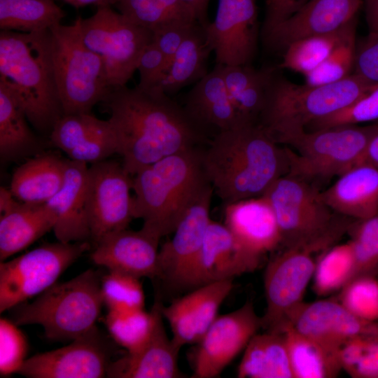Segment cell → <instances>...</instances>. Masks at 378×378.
<instances>
[{"label": "cell", "mask_w": 378, "mask_h": 378, "mask_svg": "<svg viewBox=\"0 0 378 378\" xmlns=\"http://www.w3.org/2000/svg\"><path fill=\"white\" fill-rule=\"evenodd\" d=\"M283 333L293 378H332L342 370L337 350L289 326Z\"/></svg>", "instance_id": "34"}, {"label": "cell", "mask_w": 378, "mask_h": 378, "mask_svg": "<svg viewBox=\"0 0 378 378\" xmlns=\"http://www.w3.org/2000/svg\"><path fill=\"white\" fill-rule=\"evenodd\" d=\"M370 33H378V0H365Z\"/></svg>", "instance_id": "54"}, {"label": "cell", "mask_w": 378, "mask_h": 378, "mask_svg": "<svg viewBox=\"0 0 378 378\" xmlns=\"http://www.w3.org/2000/svg\"><path fill=\"white\" fill-rule=\"evenodd\" d=\"M13 321L0 319V374L18 373L27 360L28 342Z\"/></svg>", "instance_id": "47"}, {"label": "cell", "mask_w": 378, "mask_h": 378, "mask_svg": "<svg viewBox=\"0 0 378 378\" xmlns=\"http://www.w3.org/2000/svg\"><path fill=\"white\" fill-rule=\"evenodd\" d=\"M378 121V85L349 106L311 123L306 130Z\"/></svg>", "instance_id": "46"}, {"label": "cell", "mask_w": 378, "mask_h": 378, "mask_svg": "<svg viewBox=\"0 0 378 378\" xmlns=\"http://www.w3.org/2000/svg\"><path fill=\"white\" fill-rule=\"evenodd\" d=\"M354 74L330 84L298 85L275 78L268 88L258 124L278 143L288 134L349 106L374 88Z\"/></svg>", "instance_id": "6"}, {"label": "cell", "mask_w": 378, "mask_h": 378, "mask_svg": "<svg viewBox=\"0 0 378 378\" xmlns=\"http://www.w3.org/2000/svg\"><path fill=\"white\" fill-rule=\"evenodd\" d=\"M357 317L371 322L378 321V279L363 275L351 279L341 290L338 300Z\"/></svg>", "instance_id": "45"}, {"label": "cell", "mask_w": 378, "mask_h": 378, "mask_svg": "<svg viewBox=\"0 0 378 378\" xmlns=\"http://www.w3.org/2000/svg\"><path fill=\"white\" fill-rule=\"evenodd\" d=\"M262 328L251 301L218 316L191 354L192 378L218 377Z\"/></svg>", "instance_id": "15"}, {"label": "cell", "mask_w": 378, "mask_h": 378, "mask_svg": "<svg viewBox=\"0 0 378 378\" xmlns=\"http://www.w3.org/2000/svg\"><path fill=\"white\" fill-rule=\"evenodd\" d=\"M65 169L66 159L38 153L14 171L10 190L20 201L46 204L62 186Z\"/></svg>", "instance_id": "31"}, {"label": "cell", "mask_w": 378, "mask_h": 378, "mask_svg": "<svg viewBox=\"0 0 378 378\" xmlns=\"http://www.w3.org/2000/svg\"><path fill=\"white\" fill-rule=\"evenodd\" d=\"M353 74L372 84H378V33H370L356 46Z\"/></svg>", "instance_id": "50"}, {"label": "cell", "mask_w": 378, "mask_h": 378, "mask_svg": "<svg viewBox=\"0 0 378 378\" xmlns=\"http://www.w3.org/2000/svg\"><path fill=\"white\" fill-rule=\"evenodd\" d=\"M362 0H308L276 26L264 41L272 49H284L298 39L337 31L357 18Z\"/></svg>", "instance_id": "21"}, {"label": "cell", "mask_w": 378, "mask_h": 378, "mask_svg": "<svg viewBox=\"0 0 378 378\" xmlns=\"http://www.w3.org/2000/svg\"><path fill=\"white\" fill-rule=\"evenodd\" d=\"M354 259L348 241L323 251L313 276L314 291L320 296L340 290L354 277Z\"/></svg>", "instance_id": "39"}, {"label": "cell", "mask_w": 378, "mask_h": 378, "mask_svg": "<svg viewBox=\"0 0 378 378\" xmlns=\"http://www.w3.org/2000/svg\"><path fill=\"white\" fill-rule=\"evenodd\" d=\"M64 10L54 0H0V28L24 33L60 24Z\"/></svg>", "instance_id": "36"}, {"label": "cell", "mask_w": 378, "mask_h": 378, "mask_svg": "<svg viewBox=\"0 0 378 378\" xmlns=\"http://www.w3.org/2000/svg\"><path fill=\"white\" fill-rule=\"evenodd\" d=\"M288 326L336 350L355 337L378 335L377 321L363 320L332 300L304 302Z\"/></svg>", "instance_id": "19"}, {"label": "cell", "mask_w": 378, "mask_h": 378, "mask_svg": "<svg viewBox=\"0 0 378 378\" xmlns=\"http://www.w3.org/2000/svg\"><path fill=\"white\" fill-rule=\"evenodd\" d=\"M99 274L88 270L77 276L56 282L31 302L13 307L18 326L38 325L46 337L74 340L96 327L104 304Z\"/></svg>", "instance_id": "7"}, {"label": "cell", "mask_w": 378, "mask_h": 378, "mask_svg": "<svg viewBox=\"0 0 378 378\" xmlns=\"http://www.w3.org/2000/svg\"><path fill=\"white\" fill-rule=\"evenodd\" d=\"M266 13L262 37L296 12L308 0H265Z\"/></svg>", "instance_id": "51"}, {"label": "cell", "mask_w": 378, "mask_h": 378, "mask_svg": "<svg viewBox=\"0 0 378 378\" xmlns=\"http://www.w3.org/2000/svg\"><path fill=\"white\" fill-rule=\"evenodd\" d=\"M363 163L378 167V125H373L372 132L368 141Z\"/></svg>", "instance_id": "52"}, {"label": "cell", "mask_w": 378, "mask_h": 378, "mask_svg": "<svg viewBox=\"0 0 378 378\" xmlns=\"http://www.w3.org/2000/svg\"><path fill=\"white\" fill-rule=\"evenodd\" d=\"M203 28L216 64H250L258 43L256 0H218L214 21Z\"/></svg>", "instance_id": "17"}, {"label": "cell", "mask_w": 378, "mask_h": 378, "mask_svg": "<svg viewBox=\"0 0 378 378\" xmlns=\"http://www.w3.org/2000/svg\"><path fill=\"white\" fill-rule=\"evenodd\" d=\"M376 124H377V125H378V121H377Z\"/></svg>", "instance_id": "56"}, {"label": "cell", "mask_w": 378, "mask_h": 378, "mask_svg": "<svg viewBox=\"0 0 378 378\" xmlns=\"http://www.w3.org/2000/svg\"><path fill=\"white\" fill-rule=\"evenodd\" d=\"M28 122L14 87L0 77V156L2 160L13 161L39 153L41 142Z\"/></svg>", "instance_id": "30"}, {"label": "cell", "mask_w": 378, "mask_h": 378, "mask_svg": "<svg viewBox=\"0 0 378 378\" xmlns=\"http://www.w3.org/2000/svg\"><path fill=\"white\" fill-rule=\"evenodd\" d=\"M342 370L356 378H378V335L351 338L337 350Z\"/></svg>", "instance_id": "42"}, {"label": "cell", "mask_w": 378, "mask_h": 378, "mask_svg": "<svg viewBox=\"0 0 378 378\" xmlns=\"http://www.w3.org/2000/svg\"><path fill=\"white\" fill-rule=\"evenodd\" d=\"M78 20L83 41L102 59L110 88L126 85L136 71L141 54L153 41V32L110 6L97 7L94 15Z\"/></svg>", "instance_id": "10"}, {"label": "cell", "mask_w": 378, "mask_h": 378, "mask_svg": "<svg viewBox=\"0 0 378 378\" xmlns=\"http://www.w3.org/2000/svg\"><path fill=\"white\" fill-rule=\"evenodd\" d=\"M88 170L85 163L66 159L60 189L46 204L55 216L53 232L57 241L90 240L88 215Z\"/></svg>", "instance_id": "26"}, {"label": "cell", "mask_w": 378, "mask_h": 378, "mask_svg": "<svg viewBox=\"0 0 378 378\" xmlns=\"http://www.w3.org/2000/svg\"><path fill=\"white\" fill-rule=\"evenodd\" d=\"M184 109L205 132L230 130L244 124L235 109L217 64L188 93Z\"/></svg>", "instance_id": "27"}, {"label": "cell", "mask_w": 378, "mask_h": 378, "mask_svg": "<svg viewBox=\"0 0 378 378\" xmlns=\"http://www.w3.org/2000/svg\"><path fill=\"white\" fill-rule=\"evenodd\" d=\"M214 188L209 184L187 209L172 237L158 252L154 279L168 288H195V277L207 227Z\"/></svg>", "instance_id": "12"}, {"label": "cell", "mask_w": 378, "mask_h": 378, "mask_svg": "<svg viewBox=\"0 0 378 378\" xmlns=\"http://www.w3.org/2000/svg\"><path fill=\"white\" fill-rule=\"evenodd\" d=\"M347 232L354 259V278L378 274V213L365 219H354Z\"/></svg>", "instance_id": "41"}, {"label": "cell", "mask_w": 378, "mask_h": 378, "mask_svg": "<svg viewBox=\"0 0 378 378\" xmlns=\"http://www.w3.org/2000/svg\"><path fill=\"white\" fill-rule=\"evenodd\" d=\"M132 176L122 164L105 160L88 170V215L94 246L106 235L127 228L133 217Z\"/></svg>", "instance_id": "14"}, {"label": "cell", "mask_w": 378, "mask_h": 378, "mask_svg": "<svg viewBox=\"0 0 378 378\" xmlns=\"http://www.w3.org/2000/svg\"><path fill=\"white\" fill-rule=\"evenodd\" d=\"M221 69L229 97L241 121L258 124L273 70L255 69L250 64L221 65Z\"/></svg>", "instance_id": "32"}, {"label": "cell", "mask_w": 378, "mask_h": 378, "mask_svg": "<svg viewBox=\"0 0 378 378\" xmlns=\"http://www.w3.org/2000/svg\"><path fill=\"white\" fill-rule=\"evenodd\" d=\"M50 33L63 113H91L111 88L102 59L83 42L78 18L73 24L51 27Z\"/></svg>", "instance_id": "9"}, {"label": "cell", "mask_w": 378, "mask_h": 378, "mask_svg": "<svg viewBox=\"0 0 378 378\" xmlns=\"http://www.w3.org/2000/svg\"><path fill=\"white\" fill-rule=\"evenodd\" d=\"M116 5L127 19L151 31L178 21L198 22L181 0H118Z\"/></svg>", "instance_id": "38"}, {"label": "cell", "mask_w": 378, "mask_h": 378, "mask_svg": "<svg viewBox=\"0 0 378 378\" xmlns=\"http://www.w3.org/2000/svg\"><path fill=\"white\" fill-rule=\"evenodd\" d=\"M160 239L142 228L112 232L94 245L92 260L108 272L154 279Z\"/></svg>", "instance_id": "22"}, {"label": "cell", "mask_w": 378, "mask_h": 378, "mask_svg": "<svg viewBox=\"0 0 378 378\" xmlns=\"http://www.w3.org/2000/svg\"><path fill=\"white\" fill-rule=\"evenodd\" d=\"M90 248L89 241L48 243L0 264V312L38 296Z\"/></svg>", "instance_id": "11"}, {"label": "cell", "mask_w": 378, "mask_h": 378, "mask_svg": "<svg viewBox=\"0 0 378 378\" xmlns=\"http://www.w3.org/2000/svg\"><path fill=\"white\" fill-rule=\"evenodd\" d=\"M0 77L16 90L29 122L50 135L64 114L52 57L50 29L0 31Z\"/></svg>", "instance_id": "4"}, {"label": "cell", "mask_w": 378, "mask_h": 378, "mask_svg": "<svg viewBox=\"0 0 378 378\" xmlns=\"http://www.w3.org/2000/svg\"><path fill=\"white\" fill-rule=\"evenodd\" d=\"M225 225L240 245L261 260L281 246V234L274 211L264 196L225 204Z\"/></svg>", "instance_id": "25"}, {"label": "cell", "mask_w": 378, "mask_h": 378, "mask_svg": "<svg viewBox=\"0 0 378 378\" xmlns=\"http://www.w3.org/2000/svg\"><path fill=\"white\" fill-rule=\"evenodd\" d=\"M197 24L195 22L178 21L152 31L153 41L164 55L167 67L183 41Z\"/></svg>", "instance_id": "49"}, {"label": "cell", "mask_w": 378, "mask_h": 378, "mask_svg": "<svg viewBox=\"0 0 378 378\" xmlns=\"http://www.w3.org/2000/svg\"><path fill=\"white\" fill-rule=\"evenodd\" d=\"M167 69L166 59L152 41L145 48L138 62L136 71L139 73V83L143 88L160 87Z\"/></svg>", "instance_id": "48"}, {"label": "cell", "mask_w": 378, "mask_h": 378, "mask_svg": "<svg viewBox=\"0 0 378 378\" xmlns=\"http://www.w3.org/2000/svg\"><path fill=\"white\" fill-rule=\"evenodd\" d=\"M239 378H293L284 333L255 334L244 349Z\"/></svg>", "instance_id": "33"}, {"label": "cell", "mask_w": 378, "mask_h": 378, "mask_svg": "<svg viewBox=\"0 0 378 378\" xmlns=\"http://www.w3.org/2000/svg\"><path fill=\"white\" fill-rule=\"evenodd\" d=\"M199 146L165 157L132 176L133 217L160 239L173 233L187 209L211 184Z\"/></svg>", "instance_id": "3"}, {"label": "cell", "mask_w": 378, "mask_h": 378, "mask_svg": "<svg viewBox=\"0 0 378 378\" xmlns=\"http://www.w3.org/2000/svg\"><path fill=\"white\" fill-rule=\"evenodd\" d=\"M203 167L225 204L262 196L289 164L281 148L259 124L220 131L203 150Z\"/></svg>", "instance_id": "2"}, {"label": "cell", "mask_w": 378, "mask_h": 378, "mask_svg": "<svg viewBox=\"0 0 378 378\" xmlns=\"http://www.w3.org/2000/svg\"><path fill=\"white\" fill-rule=\"evenodd\" d=\"M162 302L156 300L153 306L155 321L152 332L139 349L112 360L107 371L111 378H178V355L181 349L165 331Z\"/></svg>", "instance_id": "23"}, {"label": "cell", "mask_w": 378, "mask_h": 378, "mask_svg": "<svg viewBox=\"0 0 378 378\" xmlns=\"http://www.w3.org/2000/svg\"><path fill=\"white\" fill-rule=\"evenodd\" d=\"M323 201L336 213L359 220L378 213V167L363 163L349 169L321 191Z\"/></svg>", "instance_id": "28"}, {"label": "cell", "mask_w": 378, "mask_h": 378, "mask_svg": "<svg viewBox=\"0 0 378 378\" xmlns=\"http://www.w3.org/2000/svg\"><path fill=\"white\" fill-rule=\"evenodd\" d=\"M260 260L240 245L225 224L211 220L198 260L195 288L252 272Z\"/></svg>", "instance_id": "24"}, {"label": "cell", "mask_w": 378, "mask_h": 378, "mask_svg": "<svg viewBox=\"0 0 378 378\" xmlns=\"http://www.w3.org/2000/svg\"><path fill=\"white\" fill-rule=\"evenodd\" d=\"M103 102L122 165L134 176L174 153L199 146L207 136L161 87L111 88Z\"/></svg>", "instance_id": "1"}, {"label": "cell", "mask_w": 378, "mask_h": 378, "mask_svg": "<svg viewBox=\"0 0 378 378\" xmlns=\"http://www.w3.org/2000/svg\"><path fill=\"white\" fill-rule=\"evenodd\" d=\"M211 52L203 27L196 25L169 63L160 84L163 91L169 96L174 94L205 76L209 73L207 62Z\"/></svg>", "instance_id": "35"}, {"label": "cell", "mask_w": 378, "mask_h": 378, "mask_svg": "<svg viewBox=\"0 0 378 378\" xmlns=\"http://www.w3.org/2000/svg\"><path fill=\"white\" fill-rule=\"evenodd\" d=\"M63 1L78 8L88 5H94L97 7L108 6L116 4L118 0H62Z\"/></svg>", "instance_id": "55"}, {"label": "cell", "mask_w": 378, "mask_h": 378, "mask_svg": "<svg viewBox=\"0 0 378 378\" xmlns=\"http://www.w3.org/2000/svg\"><path fill=\"white\" fill-rule=\"evenodd\" d=\"M313 251L284 248L267 265L264 276L266 310L262 317L267 332L283 333L312 279L316 261Z\"/></svg>", "instance_id": "13"}, {"label": "cell", "mask_w": 378, "mask_h": 378, "mask_svg": "<svg viewBox=\"0 0 378 378\" xmlns=\"http://www.w3.org/2000/svg\"><path fill=\"white\" fill-rule=\"evenodd\" d=\"M140 279L108 272L101 279L104 304L108 311L125 312L144 309L145 296Z\"/></svg>", "instance_id": "43"}, {"label": "cell", "mask_w": 378, "mask_h": 378, "mask_svg": "<svg viewBox=\"0 0 378 378\" xmlns=\"http://www.w3.org/2000/svg\"><path fill=\"white\" fill-rule=\"evenodd\" d=\"M356 51L355 31L346 37L322 63L304 75L305 83L326 85L348 77L353 74Z\"/></svg>", "instance_id": "44"}, {"label": "cell", "mask_w": 378, "mask_h": 378, "mask_svg": "<svg viewBox=\"0 0 378 378\" xmlns=\"http://www.w3.org/2000/svg\"><path fill=\"white\" fill-rule=\"evenodd\" d=\"M263 195L274 211L284 248L323 252L347 232L354 220L333 211L314 184L288 174Z\"/></svg>", "instance_id": "5"}, {"label": "cell", "mask_w": 378, "mask_h": 378, "mask_svg": "<svg viewBox=\"0 0 378 378\" xmlns=\"http://www.w3.org/2000/svg\"><path fill=\"white\" fill-rule=\"evenodd\" d=\"M155 312L142 309L108 311L105 323L107 329L119 345L133 352L142 346L149 338L154 326Z\"/></svg>", "instance_id": "40"}, {"label": "cell", "mask_w": 378, "mask_h": 378, "mask_svg": "<svg viewBox=\"0 0 378 378\" xmlns=\"http://www.w3.org/2000/svg\"><path fill=\"white\" fill-rule=\"evenodd\" d=\"M55 216L46 204L15 199L0 212V260L25 249L51 230Z\"/></svg>", "instance_id": "29"}, {"label": "cell", "mask_w": 378, "mask_h": 378, "mask_svg": "<svg viewBox=\"0 0 378 378\" xmlns=\"http://www.w3.org/2000/svg\"><path fill=\"white\" fill-rule=\"evenodd\" d=\"M50 140L68 159L94 164L118 153V143L110 121L91 113L64 114L55 124Z\"/></svg>", "instance_id": "20"}, {"label": "cell", "mask_w": 378, "mask_h": 378, "mask_svg": "<svg viewBox=\"0 0 378 378\" xmlns=\"http://www.w3.org/2000/svg\"><path fill=\"white\" fill-rule=\"evenodd\" d=\"M111 353L96 326L64 346L27 358L18 374L29 378L105 377Z\"/></svg>", "instance_id": "16"}, {"label": "cell", "mask_w": 378, "mask_h": 378, "mask_svg": "<svg viewBox=\"0 0 378 378\" xmlns=\"http://www.w3.org/2000/svg\"><path fill=\"white\" fill-rule=\"evenodd\" d=\"M356 23L357 18L337 31L293 41L284 48L280 68L303 76L314 70L346 37L356 31Z\"/></svg>", "instance_id": "37"}, {"label": "cell", "mask_w": 378, "mask_h": 378, "mask_svg": "<svg viewBox=\"0 0 378 378\" xmlns=\"http://www.w3.org/2000/svg\"><path fill=\"white\" fill-rule=\"evenodd\" d=\"M233 287L232 280L216 281L194 288L175 298L162 314L178 348L197 344L218 316V312Z\"/></svg>", "instance_id": "18"}, {"label": "cell", "mask_w": 378, "mask_h": 378, "mask_svg": "<svg viewBox=\"0 0 378 378\" xmlns=\"http://www.w3.org/2000/svg\"><path fill=\"white\" fill-rule=\"evenodd\" d=\"M195 13L199 24L204 27L209 20H208L207 10L211 0H181Z\"/></svg>", "instance_id": "53"}, {"label": "cell", "mask_w": 378, "mask_h": 378, "mask_svg": "<svg viewBox=\"0 0 378 378\" xmlns=\"http://www.w3.org/2000/svg\"><path fill=\"white\" fill-rule=\"evenodd\" d=\"M373 125H342L301 130L278 141L286 145L288 174L313 181L339 176L362 164Z\"/></svg>", "instance_id": "8"}]
</instances>
